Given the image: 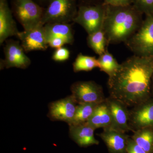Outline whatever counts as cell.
<instances>
[{
  "instance_id": "7a4b0ae2",
  "label": "cell",
  "mask_w": 153,
  "mask_h": 153,
  "mask_svg": "<svg viewBox=\"0 0 153 153\" xmlns=\"http://www.w3.org/2000/svg\"><path fill=\"white\" fill-rule=\"evenodd\" d=\"M105 7L103 29L108 44L125 43L140 27L143 14L132 4Z\"/></svg>"
},
{
  "instance_id": "ac0fdd59",
  "label": "cell",
  "mask_w": 153,
  "mask_h": 153,
  "mask_svg": "<svg viewBox=\"0 0 153 153\" xmlns=\"http://www.w3.org/2000/svg\"><path fill=\"white\" fill-rule=\"evenodd\" d=\"M131 137L147 153H153V126L137 130Z\"/></svg>"
},
{
  "instance_id": "7c38bea8",
  "label": "cell",
  "mask_w": 153,
  "mask_h": 153,
  "mask_svg": "<svg viewBox=\"0 0 153 153\" xmlns=\"http://www.w3.org/2000/svg\"><path fill=\"white\" fill-rule=\"evenodd\" d=\"M112 118V128L124 132L132 130L129 125L130 110L128 107L118 100L109 96L105 99Z\"/></svg>"
},
{
  "instance_id": "f1b7e54d",
  "label": "cell",
  "mask_w": 153,
  "mask_h": 153,
  "mask_svg": "<svg viewBox=\"0 0 153 153\" xmlns=\"http://www.w3.org/2000/svg\"><path fill=\"white\" fill-rule=\"evenodd\" d=\"M151 93L152 97H153V75L152 77V82H151Z\"/></svg>"
},
{
  "instance_id": "ffe728a7",
  "label": "cell",
  "mask_w": 153,
  "mask_h": 153,
  "mask_svg": "<svg viewBox=\"0 0 153 153\" xmlns=\"http://www.w3.org/2000/svg\"><path fill=\"white\" fill-rule=\"evenodd\" d=\"M98 104H99L86 103L77 105L73 120L68 126L75 125L87 122Z\"/></svg>"
},
{
  "instance_id": "d6986e66",
  "label": "cell",
  "mask_w": 153,
  "mask_h": 153,
  "mask_svg": "<svg viewBox=\"0 0 153 153\" xmlns=\"http://www.w3.org/2000/svg\"><path fill=\"white\" fill-rule=\"evenodd\" d=\"M87 42L88 47L99 56L105 52L108 45L103 28L88 35Z\"/></svg>"
},
{
  "instance_id": "83f0119b",
  "label": "cell",
  "mask_w": 153,
  "mask_h": 153,
  "mask_svg": "<svg viewBox=\"0 0 153 153\" xmlns=\"http://www.w3.org/2000/svg\"><path fill=\"white\" fill-rule=\"evenodd\" d=\"M83 4H94L102 3L103 0H80Z\"/></svg>"
},
{
  "instance_id": "f546056e",
  "label": "cell",
  "mask_w": 153,
  "mask_h": 153,
  "mask_svg": "<svg viewBox=\"0 0 153 153\" xmlns=\"http://www.w3.org/2000/svg\"><path fill=\"white\" fill-rule=\"evenodd\" d=\"M40 1H49L50 0H40Z\"/></svg>"
},
{
  "instance_id": "484cf974",
  "label": "cell",
  "mask_w": 153,
  "mask_h": 153,
  "mask_svg": "<svg viewBox=\"0 0 153 153\" xmlns=\"http://www.w3.org/2000/svg\"><path fill=\"white\" fill-rule=\"evenodd\" d=\"M47 41L49 46L55 49L63 47L65 44H68L66 40L60 37H51L49 38Z\"/></svg>"
},
{
  "instance_id": "277c9868",
  "label": "cell",
  "mask_w": 153,
  "mask_h": 153,
  "mask_svg": "<svg viewBox=\"0 0 153 153\" xmlns=\"http://www.w3.org/2000/svg\"><path fill=\"white\" fill-rule=\"evenodd\" d=\"M106 7L103 3L86 4L78 7L77 13L73 22L85 29L88 35L103 28Z\"/></svg>"
},
{
  "instance_id": "30bf717a",
  "label": "cell",
  "mask_w": 153,
  "mask_h": 153,
  "mask_svg": "<svg viewBox=\"0 0 153 153\" xmlns=\"http://www.w3.org/2000/svg\"><path fill=\"white\" fill-rule=\"evenodd\" d=\"M78 104L72 95L49 104L48 117L52 121H61L70 124Z\"/></svg>"
},
{
  "instance_id": "2e32d148",
  "label": "cell",
  "mask_w": 153,
  "mask_h": 153,
  "mask_svg": "<svg viewBox=\"0 0 153 153\" xmlns=\"http://www.w3.org/2000/svg\"><path fill=\"white\" fill-rule=\"evenodd\" d=\"M87 123L95 129L112 128V117L105 101L98 104Z\"/></svg>"
},
{
  "instance_id": "5b68a950",
  "label": "cell",
  "mask_w": 153,
  "mask_h": 153,
  "mask_svg": "<svg viewBox=\"0 0 153 153\" xmlns=\"http://www.w3.org/2000/svg\"><path fill=\"white\" fill-rule=\"evenodd\" d=\"M13 10L25 30L42 25L45 9L33 0H13Z\"/></svg>"
},
{
  "instance_id": "6da1fadb",
  "label": "cell",
  "mask_w": 153,
  "mask_h": 153,
  "mask_svg": "<svg viewBox=\"0 0 153 153\" xmlns=\"http://www.w3.org/2000/svg\"><path fill=\"white\" fill-rule=\"evenodd\" d=\"M153 57L134 55L120 64L114 74L108 77L110 96L128 107H133L152 97Z\"/></svg>"
},
{
  "instance_id": "4316f807",
  "label": "cell",
  "mask_w": 153,
  "mask_h": 153,
  "mask_svg": "<svg viewBox=\"0 0 153 153\" xmlns=\"http://www.w3.org/2000/svg\"><path fill=\"white\" fill-rule=\"evenodd\" d=\"M105 5L119 7L131 5L133 4V0H103Z\"/></svg>"
},
{
  "instance_id": "44dd1931",
  "label": "cell",
  "mask_w": 153,
  "mask_h": 153,
  "mask_svg": "<svg viewBox=\"0 0 153 153\" xmlns=\"http://www.w3.org/2000/svg\"><path fill=\"white\" fill-rule=\"evenodd\" d=\"M99 67L98 59L95 57L82 55V53L78 54L73 63V71L75 72L90 71Z\"/></svg>"
},
{
  "instance_id": "cb8c5ba5",
  "label": "cell",
  "mask_w": 153,
  "mask_h": 153,
  "mask_svg": "<svg viewBox=\"0 0 153 153\" xmlns=\"http://www.w3.org/2000/svg\"><path fill=\"white\" fill-rule=\"evenodd\" d=\"M70 53L68 49L64 47L56 49L52 56V60L57 62H63L68 60Z\"/></svg>"
},
{
  "instance_id": "52a82bcc",
  "label": "cell",
  "mask_w": 153,
  "mask_h": 153,
  "mask_svg": "<svg viewBox=\"0 0 153 153\" xmlns=\"http://www.w3.org/2000/svg\"><path fill=\"white\" fill-rule=\"evenodd\" d=\"M72 95L77 104H100L105 100L103 88L93 81H78L71 86Z\"/></svg>"
},
{
  "instance_id": "5bb4252c",
  "label": "cell",
  "mask_w": 153,
  "mask_h": 153,
  "mask_svg": "<svg viewBox=\"0 0 153 153\" xmlns=\"http://www.w3.org/2000/svg\"><path fill=\"white\" fill-rule=\"evenodd\" d=\"M69 127L70 137L80 147H87L99 144L94 137L95 129L87 122Z\"/></svg>"
},
{
  "instance_id": "603a6c76",
  "label": "cell",
  "mask_w": 153,
  "mask_h": 153,
  "mask_svg": "<svg viewBox=\"0 0 153 153\" xmlns=\"http://www.w3.org/2000/svg\"><path fill=\"white\" fill-rule=\"evenodd\" d=\"M132 5L143 15L153 13V0H133Z\"/></svg>"
},
{
  "instance_id": "d4e9b609",
  "label": "cell",
  "mask_w": 153,
  "mask_h": 153,
  "mask_svg": "<svg viewBox=\"0 0 153 153\" xmlns=\"http://www.w3.org/2000/svg\"><path fill=\"white\" fill-rule=\"evenodd\" d=\"M126 153H147L139 146L131 137H129L127 145Z\"/></svg>"
},
{
  "instance_id": "4fadbf2b",
  "label": "cell",
  "mask_w": 153,
  "mask_h": 153,
  "mask_svg": "<svg viewBox=\"0 0 153 153\" xmlns=\"http://www.w3.org/2000/svg\"><path fill=\"white\" fill-rule=\"evenodd\" d=\"M98 135L106 145L110 153H126L130 137L126 133L110 127L103 128Z\"/></svg>"
},
{
  "instance_id": "8fae6325",
  "label": "cell",
  "mask_w": 153,
  "mask_h": 153,
  "mask_svg": "<svg viewBox=\"0 0 153 153\" xmlns=\"http://www.w3.org/2000/svg\"><path fill=\"white\" fill-rule=\"evenodd\" d=\"M17 37L21 40L25 52L35 50H45L48 47L47 35L44 25L23 32H19Z\"/></svg>"
},
{
  "instance_id": "8992f818",
  "label": "cell",
  "mask_w": 153,
  "mask_h": 153,
  "mask_svg": "<svg viewBox=\"0 0 153 153\" xmlns=\"http://www.w3.org/2000/svg\"><path fill=\"white\" fill-rule=\"evenodd\" d=\"M76 0H50L45 9L43 25L54 23H69L77 13Z\"/></svg>"
},
{
  "instance_id": "7402d4cb",
  "label": "cell",
  "mask_w": 153,
  "mask_h": 153,
  "mask_svg": "<svg viewBox=\"0 0 153 153\" xmlns=\"http://www.w3.org/2000/svg\"><path fill=\"white\" fill-rule=\"evenodd\" d=\"M100 71L105 72L108 77L112 76L119 68L120 64L114 57L108 49L104 53L99 56L98 59Z\"/></svg>"
},
{
  "instance_id": "9c48e42d",
  "label": "cell",
  "mask_w": 153,
  "mask_h": 153,
  "mask_svg": "<svg viewBox=\"0 0 153 153\" xmlns=\"http://www.w3.org/2000/svg\"><path fill=\"white\" fill-rule=\"evenodd\" d=\"M129 125L134 132L137 130L153 126V97L130 110Z\"/></svg>"
},
{
  "instance_id": "9a60e30c",
  "label": "cell",
  "mask_w": 153,
  "mask_h": 153,
  "mask_svg": "<svg viewBox=\"0 0 153 153\" xmlns=\"http://www.w3.org/2000/svg\"><path fill=\"white\" fill-rule=\"evenodd\" d=\"M16 25L9 8L7 0H0V44L7 38L19 33Z\"/></svg>"
},
{
  "instance_id": "e0dca14e",
  "label": "cell",
  "mask_w": 153,
  "mask_h": 153,
  "mask_svg": "<svg viewBox=\"0 0 153 153\" xmlns=\"http://www.w3.org/2000/svg\"><path fill=\"white\" fill-rule=\"evenodd\" d=\"M44 26L47 40L51 37H60L66 40L68 44H73L74 35L71 25L69 23L48 24Z\"/></svg>"
},
{
  "instance_id": "ba28073f",
  "label": "cell",
  "mask_w": 153,
  "mask_h": 153,
  "mask_svg": "<svg viewBox=\"0 0 153 153\" xmlns=\"http://www.w3.org/2000/svg\"><path fill=\"white\" fill-rule=\"evenodd\" d=\"M5 58L1 61V68L11 67L25 69L31 63V60L25 53L19 41L13 40L6 41L4 48Z\"/></svg>"
},
{
  "instance_id": "3957f363",
  "label": "cell",
  "mask_w": 153,
  "mask_h": 153,
  "mask_svg": "<svg viewBox=\"0 0 153 153\" xmlns=\"http://www.w3.org/2000/svg\"><path fill=\"white\" fill-rule=\"evenodd\" d=\"M125 44L134 55L153 57V13L146 16L138 30Z\"/></svg>"
}]
</instances>
